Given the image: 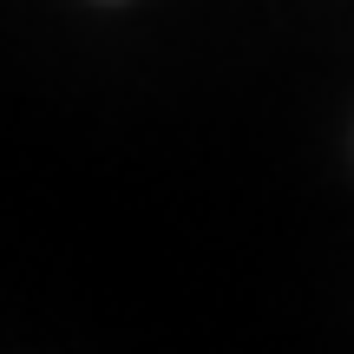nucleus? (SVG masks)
Instances as JSON below:
<instances>
[]
</instances>
